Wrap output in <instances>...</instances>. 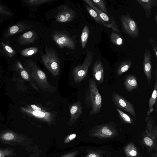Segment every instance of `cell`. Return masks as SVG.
Here are the masks:
<instances>
[{
	"mask_svg": "<svg viewBox=\"0 0 157 157\" xmlns=\"http://www.w3.org/2000/svg\"><path fill=\"white\" fill-rule=\"evenodd\" d=\"M91 1L99 9L107 15H109V13L106 9L105 0H92Z\"/></svg>",
	"mask_w": 157,
	"mask_h": 157,
	"instance_id": "obj_33",
	"label": "cell"
},
{
	"mask_svg": "<svg viewBox=\"0 0 157 157\" xmlns=\"http://www.w3.org/2000/svg\"><path fill=\"white\" fill-rule=\"evenodd\" d=\"M10 42L9 40L5 41L3 38L0 40V54L4 58H17L16 52L10 46Z\"/></svg>",
	"mask_w": 157,
	"mask_h": 157,
	"instance_id": "obj_13",
	"label": "cell"
},
{
	"mask_svg": "<svg viewBox=\"0 0 157 157\" xmlns=\"http://www.w3.org/2000/svg\"><path fill=\"white\" fill-rule=\"evenodd\" d=\"M106 151L102 150H93L89 151L84 157H103Z\"/></svg>",
	"mask_w": 157,
	"mask_h": 157,
	"instance_id": "obj_34",
	"label": "cell"
},
{
	"mask_svg": "<svg viewBox=\"0 0 157 157\" xmlns=\"http://www.w3.org/2000/svg\"><path fill=\"white\" fill-rule=\"evenodd\" d=\"M93 57V52L89 51L82 63L74 68L72 70V77L75 83L78 84L84 79L92 64Z\"/></svg>",
	"mask_w": 157,
	"mask_h": 157,
	"instance_id": "obj_5",
	"label": "cell"
},
{
	"mask_svg": "<svg viewBox=\"0 0 157 157\" xmlns=\"http://www.w3.org/2000/svg\"><path fill=\"white\" fill-rule=\"evenodd\" d=\"M124 150L127 157H136L138 155L137 148L132 142L127 144Z\"/></svg>",
	"mask_w": 157,
	"mask_h": 157,
	"instance_id": "obj_25",
	"label": "cell"
},
{
	"mask_svg": "<svg viewBox=\"0 0 157 157\" xmlns=\"http://www.w3.org/2000/svg\"><path fill=\"white\" fill-rule=\"evenodd\" d=\"M145 121L146 123L145 133L157 144V128L154 120L149 116L146 117Z\"/></svg>",
	"mask_w": 157,
	"mask_h": 157,
	"instance_id": "obj_18",
	"label": "cell"
},
{
	"mask_svg": "<svg viewBox=\"0 0 157 157\" xmlns=\"http://www.w3.org/2000/svg\"><path fill=\"white\" fill-rule=\"evenodd\" d=\"M26 63L39 88L50 92L52 91V87L48 81L46 74L39 68L36 62L29 60Z\"/></svg>",
	"mask_w": 157,
	"mask_h": 157,
	"instance_id": "obj_4",
	"label": "cell"
},
{
	"mask_svg": "<svg viewBox=\"0 0 157 157\" xmlns=\"http://www.w3.org/2000/svg\"><path fill=\"white\" fill-rule=\"evenodd\" d=\"M111 98L115 107L122 109L134 117H136L134 106L130 102L114 92H113L111 94Z\"/></svg>",
	"mask_w": 157,
	"mask_h": 157,
	"instance_id": "obj_9",
	"label": "cell"
},
{
	"mask_svg": "<svg viewBox=\"0 0 157 157\" xmlns=\"http://www.w3.org/2000/svg\"><path fill=\"white\" fill-rule=\"evenodd\" d=\"M93 76L98 84L102 83L104 80V71L103 66L100 59L96 61L92 67Z\"/></svg>",
	"mask_w": 157,
	"mask_h": 157,
	"instance_id": "obj_17",
	"label": "cell"
},
{
	"mask_svg": "<svg viewBox=\"0 0 157 157\" xmlns=\"http://www.w3.org/2000/svg\"><path fill=\"white\" fill-rule=\"evenodd\" d=\"M157 68H156L155 80L154 86V88L151 97L149 101V108L147 113V116H150L151 113L154 111L153 108L154 105L155 104L156 101L157 96Z\"/></svg>",
	"mask_w": 157,
	"mask_h": 157,
	"instance_id": "obj_23",
	"label": "cell"
},
{
	"mask_svg": "<svg viewBox=\"0 0 157 157\" xmlns=\"http://www.w3.org/2000/svg\"><path fill=\"white\" fill-rule=\"evenodd\" d=\"M52 37L56 44L60 48H66L74 50L76 47L75 41L66 34L56 31L53 32Z\"/></svg>",
	"mask_w": 157,
	"mask_h": 157,
	"instance_id": "obj_8",
	"label": "cell"
},
{
	"mask_svg": "<svg viewBox=\"0 0 157 157\" xmlns=\"http://www.w3.org/2000/svg\"><path fill=\"white\" fill-rule=\"evenodd\" d=\"M84 1L97 13L101 18L103 25L104 26L111 29L114 32L118 33L121 32L113 17H109L108 15L99 9L91 0H84Z\"/></svg>",
	"mask_w": 157,
	"mask_h": 157,
	"instance_id": "obj_7",
	"label": "cell"
},
{
	"mask_svg": "<svg viewBox=\"0 0 157 157\" xmlns=\"http://www.w3.org/2000/svg\"><path fill=\"white\" fill-rule=\"evenodd\" d=\"M22 77L25 79H27L29 78V75L27 72L25 70L22 71L21 72Z\"/></svg>",
	"mask_w": 157,
	"mask_h": 157,
	"instance_id": "obj_39",
	"label": "cell"
},
{
	"mask_svg": "<svg viewBox=\"0 0 157 157\" xmlns=\"http://www.w3.org/2000/svg\"><path fill=\"white\" fill-rule=\"evenodd\" d=\"M118 116L121 121L131 125H135V119L128 115L122 111L117 107H115Z\"/></svg>",
	"mask_w": 157,
	"mask_h": 157,
	"instance_id": "obj_27",
	"label": "cell"
},
{
	"mask_svg": "<svg viewBox=\"0 0 157 157\" xmlns=\"http://www.w3.org/2000/svg\"><path fill=\"white\" fill-rule=\"evenodd\" d=\"M136 157H140V156L139 155H138L136 156Z\"/></svg>",
	"mask_w": 157,
	"mask_h": 157,
	"instance_id": "obj_42",
	"label": "cell"
},
{
	"mask_svg": "<svg viewBox=\"0 0 157 157\" xmlns=\"http://www.w3.org/2000/svg\"><path fill=\"white\" fill-rule=\"evenodd\" d=\"M132 63L130 60H127L121 62L117 69L118 76H120L127 71L131 67Z\"/></svg>",
	"mask_w": 157,
	"mask_h": 157,
	"instance_id": "obj_28",
	"label": "cell"
},
{
	"mask_svg": "<svg viewBox=\"0 0 157 157\" xmlns=\"http://www.w3.org/2000/svg\"><path fill=\"white\" fill-rule=\"evenodd\" d=\"M31 106L32 109L31 113L34 117L48 124L53 122L54 117L51 112L35 105H32Z\"/></svg>",
	"mask_w": 157,
	"mask_h": 157,
	"instance_id": "obj_12",
	"label": "cell"
},
{
	"mask_svg": "<svg viewBox=\"0 0 157 157\" xmlns=\"http://www.w3.org/2000/svg\"><path fill=\"white\" fill-rule=\"evenodd\" d=\"M86 99L87 106L91 109L90 112V116L96 115L100 112L102 107V99L96 83L92 78L88 81Z\"/></svg>",
	"mask_w": 157,
	"mask_h": 157,
	"instance_id": "obj_1",
	"label": "cell"
},
{
	"mask_svg": "<svg viewBox=\"0 0 157 157\" xmlns=\"http://www.w3.org/2000/svg\"><path fill=\"white\" fill-rule=\"evenodd\" d=\"M75 12L68 6L63 5L57 9L54 18L57 22L65 23L72 21L75 17Z\"/></svg>",
	"mask_w": 157,
	"mask_h": 157,
	"instance_id": "obj_10",
	"label": "cell"
},
{
	"mask_svg": "<svg viewBox=\"0 0 157 157\" xmlns=\"http://www.w3.org/2000/svg\"><path fill=\"white\" fill-rule=\"evenodd\" d=\"M0 140L7 144H16L21 143L23 138L17 134L9 132L1 134L0 136Z\"/></svg>",
	"mask_w": 157,
	"mask_h": 157,
	"instance_id": "obj_19",
	"label": "cell"
},
{
	"mask_svg": "<svg viewBox=\"0 0 157 157\" xmlns=\"http://www.w3.org/2000/svg\"><path fill=\"white\" fill-rule=\"evenodd\" d=\"M124 31L129 37L134 39L139 36V30L136 22L129 16L128 13L119 17Z\"/></svg>",
	"mask_w": 157,
	"mask_h": 157,
	"instance_id": "obj_6",
	"label": "cell"
},
{
	"mask_svg": "<svg viewBox=\"0 0 157 157\" xmlns=\"http://www.w3.org/2000/svg\"><path fill=\"white\" fill-rule=\"evenodd\" d=\"M78 152V151H72L65 154L60 157H75Z\"/></svg>",
	"mask_w": 157,
	"mask_h": 157,
	"instance_id": "obj_38",
	"label": "cell"
},
{
	"mask_svg": "<svg viewBox=\"0 0 157 157\" xmlns=\"http://www.w3.org/2000/svg\"><path fill=\"white\" fill-rule=\"evenodd\" d=\"M124 85L125 88L129 92L138 87L136 76L132 74L127 75L124 79Z\"/></svg>",
	"mask_w": 157,
	"mask_h": 157,
	"instance_id": "obj_20",
	"label": "cell"
},
{
	"mask_svg": "<svg viewBox=\"0 0 157 157\" xmlns=\"http://www.w3.org/2000/svg\"><path fill=\"white\" fill-rule=\"evenodd\" d=\"M56 0H25L22 1V4L26 6H36L44 4H51Z\"/></svg>",
	"mask_w": 157,
	"mask_h": 157,
	"instance_id": "obj_26",
	"label": "cell"
},
{
	"mask_svg": "<svg viewBox=\"0 0 157 157\" xmlns=\"http://www.w3.org/2000/svg\"><path fill=\"white\" fill-rule=\"evenodd\" d=\"M14 152L13 150L5 149L0 150V157H9L13 155Z\"/></svg>",
	"mask_w": 157,
	"mask_h": 157,
	"instance_id": "obj_35",
	"label": "cell"
},
{
	"mask_svg": "<svg viewBox=\"0 0 157 157\" xmlns=\"http://www.w3.org/2000/svg\"><path fill=\"white\" fill-rule=\"evenodd\" d=\"M110 39L112 43L116 45L121 46L124 41L121 36L118 33L112 32L110 35Z\"/></svg>",
	"mask_w": 157,
	"mask_h": 157,
	"instance_id": "obj_30",
	"label": "cell"
},
{
	"mask_svg": "<svg viewBox=\"0 0 157 157\" xmlns=\"http://www.w3.org/2000/svg\"><path fill=\"white\" fill-rule=\"evenodd\" d=\"M142 139V142L147 148L148 153L153 150H157V144L153 139L147 135L145 132Z\"/></svg>",
	"mask_w": 157,
	"mask_h": 157,
	"instance_id": "obj_24",
	"label": "cell"
},
{
	"mask_svg": "<svg viewBox=\"0 0 157 157\" xmlns=\"http://www.w3.org/2000/svg\"><path fill=\"white\" fill-rule=\"evenodd\" d=\"M82 113V108L80 101H78L72 105L70 107V118L68 125L71 126L77 121Z\"/></svg>",
	"mask_w": 157,
	"mask_h": 157,
	"instance_id": "obj_15",
	"label": "cell"
},
{
	"mask_svg": "<svg viewBox=\"0 0 157 157\" xmlns=\"http://www.w3.org/2000/svg\"><path fill=\"white\" fill-rule=\"evenodd\" d=\"M89 33L90 30L88 27L87 25H85L83 29L81 35V43L83 48H84L86 47Z\"/></svg>",
	"mask_w": 157,
	"mask_h": 157,
	"instance_id": "obj_29",
	"label": "cell"
},
{
	"mask_svg": "<svg viewBox=\"0 0 157 157\" xmlns=\"http://www.w3.org/2000/svg\"><path fill=\"white\" fill-rule=\"evenodd\" d=\"M14 15V13L6 5L0 2V23L9 20Z\"/></svg>",
	"mask_w": 157,
	"mask_h": 157,
	"instance_id": "obj_22",
	"label": "cell"
},
{
	"mask_svg": "<svg viewBox=\"0 0 157 157\" xmlns=\"http://www.w3.org/2000/svg\"><path fill=\"white\" fill-rule=\"evenodd\" d=\"M149 41L152 46L155 56L156 59H157V44L156 43L151 37H150Z\"/></svg>",
	"mask_w": 157,
	"mask_h": 157,
	"instance_id": "obj_36",
	"label": "cell"
},
{
	"mask_svg": "<svg viewBox=\"0 0 157 157\" xmlns=\"http://www.w3.org/2000/svg\"><path fill=\"white\" fill-rule=\"evenodd\" d=\"M155 21V22L156 24H157V14L155 15V17L154 18Z\"/></svg>",
	"mask_w": 157,
	"mask_h": 157,
	"instance_id": "obj_41",
	"label": "cell"
},
{
	"mask_svg": "<svg viewBox=\"0 0 157 157\" xmlns=\"http://www.w3.org/2000/svg\"><path fill=\"white\" fill-rule=\"evenodd\" d=\"M136 1L142 7L148 17H150L152 7L157 6V0H136Z\"/></svg>",
	"mask_w": 157,
	"mask_h": 157,
	"instance_id": "obj_21",
	"label": "cell"
},
{
	"mask_svg": "<svg viewBox=\"0 0 157 157\" xmlns=\"http://www.w3.org/2000/svg\"><path fill=\"white\" fill-rule=\"evenodd\" d=\"M32 25L22 21H19L8 27L2 34V38L7 39L20 33L32 28Z\"/></svg>",
	"mask_w": 157,
	"mask_h": 157,
	"instance_id": "obj_11",
	"label": "cell"
},
{
	"mask_svg": "<svg viewBox=\"0 0 157 157\" xmlns=\"http://www.w3.org/2000/svg\"><path fill=\"white\" fill-rule=\"evenodd\" d=\"M151 56L149 50L145 51L143 57V70L149 85L152 78V66L151 63Z\"/></svg>",
	"mask_w": 157,
	"mask_h": 157,
	"instance_id": "obj_14",
	"label": "cell"
},
{
	"mask_svg": "<svg viewBox=\"0 0 157 157\" xmlns=\"http://www.w3.org/2000/svg\"><path fill=\"white\" fill-rule=\"evenodd\" d=\"M76 136L75 134H72L67 136L64 139V143L65 144L68 143L75 139Z\"/></svg>",
	"mask_w": 157,
	"mask_h": 157,
	"instance_id": "obj_37",
	"label": "cell"
},
{
	"mask_svg": "<svg viewBox=\"0 0 157 157\" xmlns=\"http://www.w3.org/2000/svg\"><path fill=\"white\" fill-rule=\"evenodd\" d=\"M38 37L37 33L33 30H30L21 34L18 38V43L24 46L34 43Z\"/></svg>",
	"mask_w": 157,
	"mask_h": 157,
	"instance_id": "obj_16",
	"label": "cell"
},
{
	"mask_svg": "<svg viewBox=\"0 0 157 157\" xmlns=\"http://www.w3.org/2000/svg\"><path fill=\"white\" fill-rule=\"evenodd\" d=\"M36 47H31L25 48L20 52L21 55L24 57H29L36 54L38 51Z\"/></svg>",
	"mask_w": 157,
	"mask_h": 157,
	"instance_id": "obj_31",
	"label": "cell"
},
{
	"mask_svg": "<svg viewBox=\"0 0 157 157\" xmlns=\"http://www.w3.org/2000/svg\"><path fill=\"white\" fill-rule=\"evenodd\" d=\"M45 52H40L41 60L44 64L54 76H57L59 72L60 62L56 52L45 45Z\"/></svg>",
	"mask_w": 157,
	"mask_h": 157,
	"instance_id": "obj_2",
	"label": "cell"
},
{
	"mask_svg": "<svg viewBox=\"0 0 157 157\" xmlns=\"http://www.w3.org/2000/svg\"><path fill=\"white\" fill-rule=\"evenodd\" d=\"M117 124L113 121L98 124L90 131L89 136L100 139L113 138L118 134Z\"/></svg>",
	"mask_w": 157,
	"mask_h": 157,
	"instance_id": "obj_3",
	"label": "cell"
},
{
	"mask_svg": "<svg viewBox=\"0 0 157 157\" xmlns=\"http://www.w3.org/2000/svg\"><path fill=\"white\" fill-rule=\"evenodd\" d=\"M86 8L90 15L97 23L100 25H103L101 18L94 10L88 6H86Z\"/></svg>",
	"mask_w": 157,
	"mask_h": 157,
	"instance_id": "obj_32",
	"label": "cell"
},
{
	"mask_svg": "<svg viewBox=\"0 0 157 157\" xmlns=\"http://www.w3.org/2000/svg\"><path fill=\"white\" fill-rule=\"evenodd\" d=\"M151 155L152 157H157V151H156L155 153L154 154L153 153H151Z\"/></svg>",
	"mask_w": 157,
	"mask_h": 157,
	"instance_id": "obj_40",
	"label": "cell"
}]
</instances>
